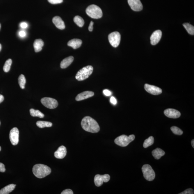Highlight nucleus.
Wrapping results in <instances>:
<instances>
[{
  "label": "nucleus",
  "instance_id": "32",
  "mask_svg": "<svg viewBox=\"0 0 194 194\" xmlns=\"http://www.w3.org/2000/svg\"><path fill=\"white\" fill-rule=\"evenodd\" d=\"M48 1L50 3L56 4L61 3L63 2V0H48Z\"/></svg>",
  "mask_w": 194,
  "mask_h": 194
},
{
  "label": "nucleus",
  "instance_id": "3",
  "mask_svg": "<svg viewBox=\"0 0 194 194\" xmlns=\"http://www.w3.org/2000/svg\"><path fill=\"white\" fill-rule=\"evenodd\" d=\"M86 11L88 16L94 19H99L102 18L103 16V12L101 9L94 4L88 6Z\"/></svg>",
  "mask_w": 194,
  "mask_h": 194
},
{
  "label": "nucleus",
  "instance_id": "37",
  "mask_svg": "<svg viewBox=\"0 0 194 194\" xmlns=\"http://www.w3.org/2000/svg\"><path fill=\"white\" fill-rule=\"evenodd\" d=\"M20 26L21 28L23 29L26 28L28 27V24L26 22H22L20 24Z\"/></svg>",
  "mask_w": 194,
  "mask_h": 194
},
{
  "label": "nucleus",
  "instance_id": "27",
  "mask_svg": "<svg viewBox=\"0 0 194 194\" xmlns=\"http://www.w3.org/2000/svg\"><path fill=\"white\" fill-rule=\"evenodd\" d=\"M154 139L153 137L150 136L145 140L143 144V146L145 148L149 147L153 144Z\"/></svg>",
  "mask_w": 194,
  "mask_h": 194
},
{
  "label": "nucleus",
  "instance_id": "38",
  "mask_svg": "<svg viewBox=\"0 0 194 194\" xmlns=\"http://www.w3.org/2000/svg\"><path fill=\"white\" fill-rule=\"evenodd\" d=\"M93 24H94V22L92 21H91L90 23V24L89 27H88V30L90 31H92L93 29Z\"/></svg>",
  "mask_w": 194,
  "mask_h": 194
},
{
  "label": "nucleus",
  "instance_id": "11",
  "mask_svg": "<svg viewBox=\"0 0 194 194\" xmlns=\"http://www.w3.org/2000/svg\"><path fill=\"white\" fill-rule=\"evenodd\" d=\"M128 2L134 11L138 12L143 10V6L140 0H128Z\"/></svg>",
  "mask_w": 194,
  "mask_h": 194
},
{
  "label": "nucleus",
  "instance_id": "24",
  "mask_svg": "<svg viewBox=\"0 0 194 194\" xmlns=\"http://www.w3.org/2000/svg\"><path fill=\"white\" fill-rule=\"evenodd\" d=\"M30 111L31 115L33 117H36L40 118H43L44 117V114L39 110L31 109H30Z\"/></svg>",
  "mask_w": 194,
  "mask_h": 194
},
{
  "label": "nucleus",
  "instance_id": "33",
  "mask_svg": "<svg viewBox=\"0 0 194 194\" xmlns=\"http://www.w3.org/2000/svg\"><path fill=\"white\" fill-rule=\"evenodd\" d=\"M61 194H73V193L72 191L70 189H66L64 190Z\"/></svg>",
  "mask_w": 194,
  "mask_h": 194
},
{
  "label": "nucleus",
  "instance_id": "26",
  "mask_svg": "<svg viewBox=\"0 0 194 194\" xmlns=\"http://www.w3.org/2000/svg\"><path fill=\"white\" fill-rule=\"evenodd\" d=\"M183 26L189 34L191 35H194V26L187 23L183 24Z\"/></svg>",
  "mask_w": 194,
  "mask_h": 194
},
{
  "label": "nucleus",
  "instance_id": "6",
  "mask_svg": "<svg viewBox=\"0 0 194 194\" xmlns=\"http://www.w3.org/2000/svg\"><path fill=\"white\" fill-rule=\"evenodd\" d=\"M143 177L147 181H153L155 177V172L152 169V166L149 164L143 165L142 168Z\"/></svg>",
  "mask_w": 194,
  "mask_h": 194
},
{
  "label": "nucleus",
  "instance_id": "12",
  "mask_svg": "<svg viewBox=\"0 0 194 194\" xmlns=\"http://www.w3.org/2000/svg\"><path fill=\"white\" fill-rule=\"evenodd\" d=\"M144 87L145 89L147 92L153 95H158L162 92L161 88L155 86L146 84Z\"/></svg>",
  "mask_w": 194,
  "mask_h": 194
},
{
  "label": "nucleus",
  "instance_id": "9",
  "mask_svg": "<svg viewBox=\"0 0 194 194\" xmlns=\"http://www.w3.org/2000/svg\"><path fill=\"white\" fill-rule=\"evenodd\" d=\"M110 179V175L107 174L103 175H97L95 177L94 183L97 187H100L103 184V182H107Z\"/></svg>",
  "mask_w": 194,
  "mask_h": 194
},
{
  "label": "nucleus",
  "instance_id": "5",
  "mask_svg": "<svg viewBox=\"0 0 194 194\" xmlns=\"http://www.w3.org/2000/svg\"><path fill=\"white\" fill-rule=\"evenodd\" d=\"M135 138V136L134 134L129 135V136L127 135H122L117 137L114 140V142L118 145L126 147L130 143L133 141Z\"/></svg>",
  "mask_w": 194,
  "mask_h": 194
},
{
  "label": "nucleus",
  "instance_id": "42",
  "mask_svg": "<svg viewBox=\"0 0 194 194\" xmlns=\"http://www.w3.org/2000/svg\"><path fill=\"white\" fill-rule=\"evenodd\" d=\"M1 44H0V51H1Z\"/></svg>",
  "mask_w": 194,
  "mask_h": 194
},
{
  "label": "nucleus",
  "instance_id": "16",
  "mask_svg": "<svg viewBox=\"0 0 194 194\" xmlns=\"http://www.w3.org/2000/svg\"><path fill=\"white\" fill-rule=\"evenodd\" d=\"M67 152L66 147L65 146H62L59 147L57 150L55 152L54 156L56 158L63 159L66 156Z\"/></svg>",
  "mask_w": 194,
  "mask_h": 194
},
{
  "label": "nucleus",
  "instance_id": "30",
  "mask_svg": "<svg viewBox=\"0 0 194 194\" xmlns=\"http://www.w3.org/2000/svg\"><path fill=\"white\" fill-rule=\"evenodd\" d=\"M171 131L175 134L178 135H181L183 134V132L181 129H180L176 126H172L171 128Z\"/></svg>",
  "mask_w": 194,
  "mask_h": 194
},
{
  "label": "nucleus",
  "instance_id": "1",
  "mask_svg": "<svg viewBox=\"0 0 194 194\" xmlns=\"http://www.w3.org/2000/svg\"><path fill=\"white\" fill-rule=\"evenodd\" d=\"M81 125L82 128L87 132L96 133L100 131V127L97 122L89 116L82 119Z\"/></svg>",
  "mask_w": 194,
  "mask_h": 194
},
{
  "label": "nucleus",
  "instance_id": "40",
  "mask_svg": "<svg viewBox=\"0 0 194 194\" xmlns=\"http://www.w3.org/2000/svg\"><path fill=\"white\" fill-rule=\"evenodd\" d=\"M4 100V97L3 96L1 95L0 94V103H2Z\"/></svg>",
  "mask_w": 194,
  "mask_h": 194
},
{
  "label": "nucleus",
  "instance_id": "25",
  "mask_svg": "<svg viewBox=\"0 0 194 194\" xmlns=\"http://www.w3.org/2000/svg\"><path fill=\"white\" fill-rule=\"evenodd\" d=\"M73 20L75 23L79 27H83L85 24L83 18L79 16L75 17Z\"/></svg>",
  "mask_w": 194,
  "mask_h": 194
},
{
  "label": "nucleus",
  "instance_id": "15",
  "mask_svg": "<svg viewBox=\"0 0 194 194\" xmlns=\"http://www.w3.org/2000/svg\"><path fill=\"white\" fill-rule=\"evenodd\" d=\"M94 93L92 91H86L80 93L77 95L76 98V100L77 101H80L88 98L91 97L94 95Z\"/></svg>",
  "mask_w": 194,
  "mask_h": 194
},
{
  "label": "nucleus",
  "instance_id": "36",
  "mask_svg": "<svg viewBox=\"0 0 194 194\" xmlns=\"http://www.w3.org/2000/svg\"><path fill=\"white\" fill-rule=\"evenodd\" d=\"M110 101L111 104L113 105H115L117 104V100L116 99L113 97H111L110 99Z\"/></svg>",
  "mask_w": 194,
  "mask_h": 194
},
{
  "label": "nucleus",
  "instance_id": "22",
  "mask_svg": "<svg viewBox=\"0 0 194 194\" xmlns=\"http://www.w3.org/2000/svg\"><path fill=\"white\" fill-rule=\"evenodd\" d=\"M152 154L154 158L158 160L164 155L165 152L162 149L158 148L152 151Z\"/></svg>",
  "mask_w": 194,
  "mask_h": 194
},
{
  "label": "nucleus",
  "instance_id": "17",
  "mask_svg": "<svg viewBox=\"0 0 194 194\" xmlns=\"http://www.w3.org/2000/svg\"><path fill=\"white\" fill-rule=\"evenodd\" d=\"M53 22L56 27L59 29L63 30L65 28V23L60 17H54L53 19Z\"/></svg>",
  "mask_w": 194,
  "mask_h": 194
},
{
  "label": "nucleus",
  "instance_id": "39",
  "mask_svg": "<svg viewBox=\"0 0 194 194\" xmlns=\"http://www.w3.org/2000/svg\"><path fill=\"white\" fill-rule=\"evenodd\" d=\"M19 35L21 37H24L26 36V33L24 31H21L19 32Z\"/></svg>",
  "mask_w": 194,
  "mask_h": 194
},
{
  "label": "nucleus",
  "instance_id": "29",
  "mask_svg": "<svg viewBox=\"0 0 194 194\" xmlns=\"http://www.w3.org/2000/svg\"><path fill=\"white\" fill-rule=\"evenodd\" d=\"M12 63V60L11 59H9L6 61L3 68V69L5 72H8L10 71Z\"/></svg>",
  "mask_w": 194,
  "mask_h": 194
},
{
  "label": "nucleus",
  "instance_id": "7",
  "mask_svg": "<svg viewBox=\"0 0 194 194\" xmlns=\"http://www.w3.org/2000/svg\"><path fill=\"white\" fill-rule=\"evenodd\" d=\"M108 39L111 45L114 48H117L120 45L121 35L118 32H113L108 36Z\"/></svg>",
  "mask_w": 194,
  "mask_h": 194
},
{
  "label": "nucleus",
  "instance_id": "20",
  "mask_svg": "<svg viewBox=\"0 0 194 194\" xmlns=\"http://www.w3.org/2000/svg\"><path fill=\"white\" fill-rule=\"evenodd\" d=\"M44 45V43L42 39H36L33 43V47L35 52L37 53L40 51L42 49L43 46Z\"/></svg>",
  "mask_w": 194,
  "mask_h": 194
},
{
  "label": "nucleus",
  "instance_id": "8",
  "mask_svg": "<svg viewBox=\"0 0 194 194\" xmlns=\"http://www.w3.org/2000/svg\"><path fill=\"white\" fill-rule=\"evenodd\" d=\"M41 102L44 106L50 109H55L57 107L58 105L57 100L50 97L43 98L41 99Z\"/></svg>",
  "mask_w": 194,
  "mask_h": 194
},
{
  "label": "nucleus",
  "instance_id": "43",
  "mask_svg": "<svg viewBox=\"0 0 194 194\" xmlns=\"http://www.w3.org/2000/svg\"><path fill=\"white\" fill-rule=\"evenodd\" d=\"M1 147L0 146V151H1Z\"/></svg>",
  "mask_w": 194,
  "mask_h": 194
},
{
  "label": "nucleus",
  "instance_id": "41",
  "mask_svg": "<svg viewBox=\"0 0 194 194\" xmlns=\"http://www.w3.org/2000/svg\"><path fill=\"white\" fill-rule=\"evenodd\" d=\"M191 144H192V147H193L194 148V140L193 139L191 141Z\"/></svg>",
  "mask_w": 194,
  "mask_h": 194
},
{
  "label": "nucleus",
  "instance_id": "21",
  "mask_svg": "<svg viewBox=\"0 0 194 194\" xmlns=\"http://www.w3.org/2000/svg\"><path fill=\"white\" fill-rule=\"evenodd\" d=\"M16 185L10 184L1 189L0 190V194H8L12 192L16 187Z\"/></svg>",
  "mask_w": 194,
  "mask_h": 194
},
{
  "label": "nucleus",
  "instance_id": "19",
  "mask_svg": "<svg viewBox=\"0 0 194 194\" xmlns=\"http://www.w3.org/2000/svg\"><path fill=\"white\" fill-rule=\"evenodd\" d=\"M74 60V58L72 56H70L65 58L61 62L60 67L61 68H66L70 66Z\"/></svg>",
  "mask_w": 194,
  "mask_h": 194
},
{
  "label": "nucleus",
  "instance_id": "14",
  "mask_svg": "<svg viewBox=\"0 0 194 194\" xmlns=\"http://www.w3.org/2000/svg\"><path fill=\"white\" fill-rule=\"evenodd\" d=\"M165 115L171 118H177L181 116V113L177 110L173 109H168L165 110Z\"/></svg>",
  "mask_w": 194,
  "mask_h": 194
},
{
  "label": "nucleus",
  "instance_id": "4",
  "mask_svg": "<svg viewBox=\"0 0 194 194\" xmlns=\"http://www.w3.org/2000/svg\"><path fill=\"white\" fill-rule=\"evenodd\" d=\"M93 71V68L91 65L84 67L77 73L76 79L79 81L84 80L91 75Z\"/></svg>",
  "mask_w": 194,
  "mask_h": 194
},
{
  "label": "nucleus",
  "instance_id": "45",
  "mask_svg": "<svg viewBox=\"0 0 194 194\" xmlns=\"http://www.w3.org/2000/svg\"><path fill=\"white\" fill-rule=\"evenodd\" d=\"M0 125H1V122H0Z\"/></svg>",
  "mask_w": 194,
  "mask_h": 194
},
{
  "label": "nucleus",
  "instance_id": "34",
  "mask_svg": "<svg viewBox=\"0 0 194 194\" xmlns=\"http://www.w3.org/2000/svg\"><path fill=\"white\" fill-rule=\"evenodd\" d=\"M104 94L105 95V96H110L111 95V91H110L109 90L105 89L103 91Z\"/></svg>",
  "mask_w": 194,
  "mask_h": 194
},
{
  "label": "nucleus",
  "instance_id": "2",
  "mask_svg": "<svg viewBox=\"0 0 194 194\" xmlns=\"http://www.w3.org/2000/svg\"><path fill=\"white\" fill-rule=\"evenodd\" d=\"M33 175L37 178H42L50 175L51 169L46 165L37 164L33 166Z\"/></svg>",
  "mask_w": 194,
  "mask_h": 194
},
{
  "label": "nucleus",
  "instance_id": "44",
  "mask_svg": "<svg viewBox=\"0 0 194 194\" xmlns=\"http://www.w3.org/2000/svg\"><path fill=\"white\" fill-rule=\"evenodd\" d=\"M1 24H0V30H1Z\"/></svg>",
  "mask_w": 194,
  "mask_h": 194
},
{
  "label": "nucleus",
  "instance_id": "35",
  "mask_svg": "<svg viewBox=\"0 0 194 194\" xmlns=\"http://www.w3.org/2000/svg\"><path fill=\"white\" fill-rule=\"evenodd\" d=\"M6 169L5 168V166L3 164L0 163V172H5Z\"/></svg>",
  "mask_w": 194,
  "mask_h": 194
},
{
  "label": "nucleus",
  "instance_id": "28",
  "mask_svg": "<svg viewBox=\"0 0 194 194\" xmlns=\"http://www.w3.org/2000/svg\"><path fill=\"white\" fill-rule=\"evenodd\" d=\"M18 83L20 88L22 89H24L25 88V86L26 83V80L25 77L23 74H21L19 77L18 79Z\"/></svg>",
  "mask_w": 194,
  "mask_h": 194
},
{
  "label": "nucleus",
  "instance_id": "13",
  "mask_svg": "<svg viewBox=\"0 0 194 194\" xmlns=\"http://www.w3.org/2000/svg\"><path fill=\"white\" fill-rule=\"evenodd\" d=\"M161 36L162 32L161 30L155 31L151 36V44L153 45H156L160 42Z\"/></svg>",
  "mask_w": 194,
  "mask_h": 194
},
{
  "label": "nucleus",
  "instance_id": "10",
  "mask_svg": "<svg viewBox=\"0 0 194 194\" xmlns=\"http://www.w3.org/2000/svg\"><path fill=\"white\" fill-rule=\"evenodd\" d=\"M19 131L17 128H12L10 134V142L13 145H16L19 142Z\"/></svg>",
  "mask_w": 194,
  "mask_h": 194
},
{
  "label": "nucleus",
  "instance_id": "18",
  "mask_svg": "<svg viewBox=\"0 0 194 194\" xmlns=\"http://www.w3.org/2000/svg\"><path fill=\"white\" fill-rule=\"evenodd\" d=\"M82 41L80 39H74L69 41L67 44L68 46L72 47L73 49H76L79 48L82 44Z\"/></svg>",
  "mask_w": 194,
  "mask_h": 194
},
{
  "label": "nucleus",
  "instance_id": "23",
  "mask_svg": "<svg viewBox=\"0 0 194 194\" xmlns=\"http://www.w3.org/2000/svg\"><path fill=\"white\" fill-rule=\"evenodd\" d=\"M36 124L38 127L40 128L50 127L52 126V123L51 122L47 121H38L36 122Z\"/></svg>",
  "mask_w": 194,
  "mask_h": 194
},
{
  "label": "nucleus",
  "instance_id": "31",
  "mask_svg": "<svg viewBox=\"0 0 194 194\" xmlns=\"http://www.w3.org/2000/svg\"><path fill=\"white\" fill-rule=\"evenodd\" d=\"M194 193V191L193 189L192 188H189L186 189L184 192L179 193V194H193Z\"/></svg>",
  "mask_w": 194,
  "mask_h": 194
}]
</instances>
